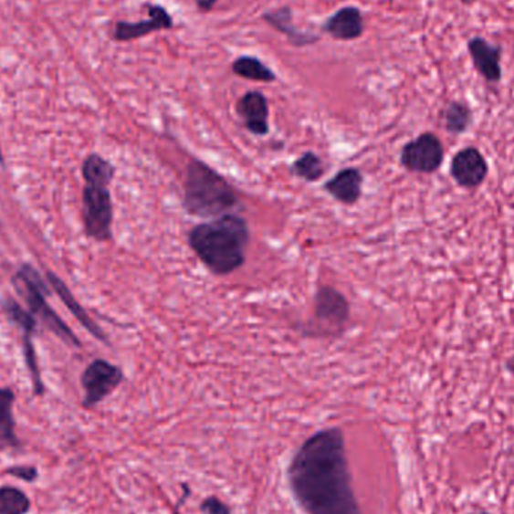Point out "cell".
I'll list each match as a JSON object with an SVG mask.
<instances>
[{"mask_svg":"<svg viewBox=\"0 0 514 514\" xmlns=\"http://www.w3.org/2000/svg\"><path fill=\"white\" fill-rule=\"evenodd\" d=\"M362 183H364V176L362 172L355 167H348V169L337 172L330 181H327L323 185V190L330 193L341 204L355 205L362 197Z\"/></svg>","mask_w":514,"mask_h":514,"instance_id":"obj_13","label":"cell"},{"mask_svg":"<svg viewBox=\"0 0 514 514\" xmlns=\"http://www.w3.org/2000/svg\"><path fill=\"white\" fill-rule=\"evenodd\" d=\"M173 514H179V513H178V510H174V511H173Z\"/></svg>","mask_w":514,"mask_h":514,"instance_id":"obj_32","label":"cell"},{"mask_svg":"<svg viewBox=\"0 0 514 514\" xmlns=\"http://www.w3.org/2000/svg\"><path fill=\"white\" fill-rule=\"evenodd\" d=\"M30 499L23 490L13 486L0 488V514H27Z\"/></svg>","mask_w":514,"mask_h":514,"instance_id":"obj_22","label":"cell"},{"mask_svg":"<svg viewBox=\"0 0 514 514\" xmlns=\"http://www.w3.org/2000/svg\"><path fill=\"white\" fill-rule=\"evenodd\" d=\"M4 310L14 323H17L18 327L25 330V332H35L37 320H35L34 316L23 310L22 307L18 306V302L14 301V299H6L4 302Z\"/></svg>","mask_w":514,"mask_h":514,"instance_id":"obj_24","label":"cell"},{"mask_svg":"<svg viewBox=\"0 0 514 514\" xmlns=\"http://www.w3.org/2000/svg\"><path fill=\"white\" fill-rule=\"evenodd\" d=\"M351 318L348 299L332 286H320L315 295L313 316L307 322L304 334L307 337L331 339L344 331Z\"/></svg>","mask_w":514,"mask_h":514,"instance_id":"obj_5","label":"cell"},{"mask_svg":"<svg viewBox=\"0 0 514 514\" xmlns=\"http://www.w3.org/2000/svg\"><path fill=\"white\" fill-rule=\"evenodd\" d=\"M288 480L307 514H362L341 427L319 430L302 442L290 460Z\"/></svg>","mask_w":514,"mask_h":514,"instance_id":"obj_1","label":"cell"},{"mask_svg":"<svg viewBox=\"0 0 514 514\" xmlns=\"http://www.w3.org/2000/svg\"><path fill=\"white\" fill-rule=\"evenodd\" d=\"M472 122V111L464 102H451L444 111V125L450 134H464Z\"/></svg>","mask_w":514,"mask_h":514,"instance_id":"obj_20","label":"cell"},{"mask_svg":"<svg viewBox=\"0 0 514 514\" xmlns=\"http://www.w3.org/2000/svg\"><path fill=\"white\" fill-rule=\"evenodd\" d=\"M83 178L86 184H97V185H110L111 179L115 176V167L106 158L99 153H92L86 158L81 167Z\"/></svg>","mask_w":514,"mask_h":514,"instance_id":"obj_19","label":"cell"},{"mask_svg":"<svg viewBox=\"0 0 514 514\" xmlns=\"http://www.w3.org/2000/svg\"><path fill=\"white\" fill-rule=\"evenodd\" d=\"M0 163H4V158H2V153H0Z\"/></svg>","mask_w":514,"mask_h":514,"instance_id":"obj_29","label":"cell"},{"mask_svg":"<svg viewBox=\"0 0 514 514\" xmlns=\"http://www.w3.org/2000/svg\"><path fill=\"white\" fill-rule=\"evenodd\" d=\"M148 9L149 17L137 23L118 22L113 30V38L120 43H128L134 39H141L143 37L160 32V30H169L173 27V18L167 9L162 5H145Z\"/></svg>","mask_w":514,"mask_h":514,"instance_id":"obj_10","label":"cell"},{"mask_svg":"<svg viewBox=\"0 0 514 514\" xmlns=\"http://www.w3.org/2000/svg\"><path fill=\"white\" fill-rule=\"evenodd\" d=\"M218 0H194V4L197 5V8L204 13H209L213 11L214 6L217 5Z\"/></svg>","mask_w":514,"mask_h":514,"instance_id":"obj_27","label":"cell"},{"mask_svg":"<svg viewBox=\"0 0 514 514\" xmlns=\"http://www.w3.org/2000/svg\"><path fill=\"white\" fill-rule=\"evenodd\" d=\"M123 381V372L121 367L106 362L95 360L86 367L81 374V387L85 390L83 406L86 409L94 408L107 399Z\"/></svg>","mask_w":514,"mask_h":514,"instance_id":"obj_8","label":"cell"},{"mask_svg":"<svg viewBox=\"0 0 514 514\" xmlns=\"http://www.w3.org/2000/svg\"><path fill=\"white\" fill-rule=\"evenodd\" d=\"M506 367L511 374H514V358H510V360L506 362Z\"/></svg>","mask_w":514,"mask_h":514,"instance_id":"obj_28","label":"cell"},{"mask_svg":"<svg viewBox=\"0 0 514 514\" xmlns=\"http://www.w3.org/2000/svg\"><path fill=\"white\" fill-rule=\"evenodd\" d=\"M239 200L234 188L213 167L200 160L188 163L184 181V206L193 217H223L234 214Z\"/></svg>","mask_w":514,"mask_h":514,"instance_id":"obj_3","label":"cell"},{"mask_svg":"<svg viewBox=\"0 0 514 514\" xmlns=\"http://www.w3.org/2000/svg\"><path fill=\"white\" fill-rule=\"evenodd\" d=\"M47 280L50 281L51 288L55 289L56 294L59 295L65 306L68 307V310L76 316L77 320H79L92 336L107 343V337L104 336L101 328L89 318V315L86 313L83 306H80V302L77 301L76 297L71 294V290L67 288L64 281L60 280L59 277L56 276V274H53L51 271H47Z\"/></svg>","mask_w":514,"mask_h":514,"instance_id":"obj_16","label":"cell"},{"mask_svg":"<svg viewBox=\"0 0 514 514\" xmlns=\"http://www.w3.org/2000/svg\"><path fill=\"white\" fill-rule=\"evenodd\" d=\"M265 22L272 26L277 32L285 35L286 38L289 39V43L295 47H306L311 44L318 43V35L309 34V32H302L298 29L294 25V18H292V11L289 6H283V8H277L274 11H268L262 16Z\"/></svg>","mask_w":514,"mask_h":514,"instance_id":"obj_15","label":"cell"},{"mask_svg":"<svg viewBox=\"0 0 514 514\" xmlns=\"http://www.w3.org/2000/svg\"><path fill=\"white\" fill-rule=\"evenodd\" d=\"M292 173L307 183H316L325 173L322 158L311 151L302 153L301 157H298L292 164Z\"/></svg>","mask_w":514,"mask_h":514,"instance_id":"obj_21","label":"cell"},{"mask_svg":"<svg viewBox=\"0 0 514 514\" xmlns=\"http://www.w3.org/2000/svg\"><path fill=\"white\" fill-rule=\"evenodd\" d=\"M465 4H467V2H474V0H464Z\"/></svg>","mask_w":514,"mask_h":514,"instance_id":"obj_30","label":"cell"},{"mask_svg":"<svg viewBox=\"0 0 514 514\" xmlns=\"http://www.w3.org/2000/svg\"><path fill=\"white\" fill-rule=\"evenodd\" d=\"M14 400H16V395L11 388H0V444L2 446H22V441L16 434Z\"/></svg>","mask_w":514,"mask_h":514,"instance_id":"obj_17","label":"cell"},{"mask_svg":"<svg viewBox=\"0 0 514 514\" xmlns=\"http://www.w3.org/2000/svg\"><path fill=\"white\" fill-rule=\"evenodd\" d=\"M32 334L34 332H25V360L29 369L32 383H34V393L37 395L44 394V383L39 373L38 362H37V352L32 343Z\"/></svg>","mask_w":514,"mask_h":514,"instance_id":"obj_23","label":"cell"},{"mask_svg":"<svg viewBox=\"0 0 514 514\" xmlns=\"http://www.w3.org/2000/svg\"><path fill=\"white\" fill-rule=\"evenodd\" d=\"M446 151L434 132H423L408 142L400 153V164L414 173L432 174L441 169Z\"/></svg>","mask_w":514,"mask_h":514,"instance_id":"obj_7","label":"cell"},{"mask_svg":"<svg viewBox=\"0 0 514 514\" xmlns=\"http://www.w3.org/2000/svg\"><path fill=\"white\" fill-rule=\"evenodd\" d=\"M236 113L244 127L255 136H267L269 132L268 100L259 90H248L236 102Z\"/></svg>","mask_w":514,"mask_h":514,"instance_id":"obj_11","label":"cell"},{"mask_svg":"<svg viewBox=\"0 0 514 514\" xmlns=\"http://www.w3.org/2000/svg\"><path fill=\"white\" fill-rule=\"evenodd\" d=\"M450 174L460 188L477 190L485 184L489 174V164L480 149L467 146L451 160Z\"/></svg>","mask_w":514,"mask_h":514,"instance_id":"obj_9","label":"cell"},{"mask_svg":"<svg viewBox=\"0 0 514 514\" xmlns=\"http://www.w3.org/2000/svg\"><path fill=\"white\" fill-rule=\"evenodd\" d=\"M250 229L238 214L200 223L188 234V244L200 262L215 274L229 276L246 264Z\"/></svg>","mask_w":514,"mask_h":514,"instance_id":"obj_2","label":"cell"},{"mask_svg":"<svg viewBox=\"0 0 514 514\" xmlns=\"http://www.w3.org/2000/svg\"><path fill=\"white\" fill-rule=\"evenodd\" d=\"M5 472L9 476L17 477L26 483H34L38 478V467H30V465H25V467L17 465V467H8Z\"/></svg>","mask_w":514,"mask_h":514,"instance_id":"obj_25","label":"cell"},{"mask_svg":"<svg viewBox=\"0 0 514 514\" xmlns=\"http://www.w3.org/2000/svg\"><path fill=\"white\" fill-rule=\"evenodd\" d=\"M200 511L204 514H232L229 507L217 497L205 498L204 501L200 502Z\"/></svg>","mask_w":514,"mask_h":514,"instance_id":"obj_26","label":"cell"},{"mask_svg":"<svg viewBox=\"0 0 514 514\" xmlns=\"http://www.w3.org/2000/svg\"><path fill=\"white\" fill-rule=\"evenodd\" d=\"M232 71L247 80L260 81V83H272L277 79L274 71L255 56H239L232 64Z\"/></svg>","mask_w":514,"mask_h":514,"instance_id":"obj_18","label":"cell"},{"mask_svg":"<svg viewBox=\"0 0 514 514\" xmlns=\"http://www.w3.org/2000/svg\"><path fill=\"white\" fill-rule=\"evenodd\" d=\"M322 29L339 41H352L364 34V17L357 6H344L323 23Z\"/></svg>","mask_w":514,"mask_h":514,"instance_id":"obj_12","label":"cell"},{"mask_svg":"<svg viewBox=\"0 0 514 514\" xmlns=\"http://www.w3.org/2000/svg\"><path fill=\"white\" fill-rule=\"evenodd\" d=\"M83 221L86 234L90 238L101 243L111 238L113 204L107 185L86 184L83 188Z\"/></svg>","mask_w":514,"mask_h":514,"instance_id":"obj_6","label":"cell"},{"mask_svg":"<svg viewBox=\"0 0 514 514\" xmlns=\"http://www.w3.org/2000/svg\"><path fill=\"white\" fill-rule=\"evenodd\" d=\"M471 514H489V513H486V511H483V513H471Z\"/></svg>","mask_w":514,"mask_h":514,"instance_id":"obj_31","label":"cell"},{"mask_svg":"<svg viewBox=\"0 0 514 514\" xmlns=\"http://www.w3.org/2000/svg\"><path fill=\"white\" fill-rule=\"evenodd\" d=\"M14 289L23 298V301L29 306L30 311L35 318L43 320L56 336L60 337L65 343L80 346V341L74 336L73 331L67 327L64 320H60L53 309L48 307L46 297L48 295L47 286L39 276L37 269L30 265H23L13 278Z\"/></svg>","mask_w":514,"mask_h":514,"instance_id":"obj_4","label":"cell"},{"mask_svg":"<svg viewBox=\"0 0 514 514\" xmlns=\"http://www.w3.org/2000/svg\"><path fill=\"white\" fill-rule=\"evenodd\" d=\"M477 71L488 81H499L502 77L501 50L483 38H474L467 44Z\"/></svg>","mask_w":514,"mask_h":514,"instance_id":"obj_14","label":"cell"}]
</instances>
